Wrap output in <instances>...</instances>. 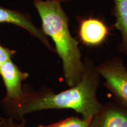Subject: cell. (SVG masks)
<instances>
[{"mask_svg":"<svg viewBox=\"0 0 127 127\" xmlns=\"http://www.w3.org/2000/svg\"><path fill=\"white\" fill-rule=\"evenodd\" d=\"M26 123L24 117L19 121H15L6 117H0V127H26Z\"/></svg>","mask_w":127,"mask_h":127,"instance_id":"30bf717a","label":"cell"},{"mask_svg":"<svg viewBox=\"0 0 127 127\" xmlns=\"http://www.w3.org/2000/svg\"><path fill=\"white\" fill-rule=\"evenodd\" d=\"M112 14L115 18V27L120 32L121 39L118 46L119 52L127 57V0H112Z\"/></svg>","mask_w":127,"mask_h":127,"instance_id":"ba28073f","label":"cell"},{"mask_svg":"<svg viewBox=\"0 0 127 127\" xmlns=\"http://www.w3.org/2000/svg\"><path fill=\"white\" fill-rule=\"evenodd\" d=\"M108 34V28L99 19L90 17L79 21L78 36L84 45L99 46L106 40Z\"/></svg>","mask_w":127,"mask_h":127,"instance_id":"52a82bcc","label":"cell"},{"mask_svg":"<svg viewBox=\"0 0 127 127\" xmlns=\"http://www.w3.org/2000/svg\"><path fill=\"white\" fill-rule=\"evenodd\" d=\"M91 120V118L85 119L72 116L51 124L40 125L35 127H88Z\"/></svg>","mask_w":127,"mask_h":127,"instance_id":"9c48e42d","label":"cell"},{"mask_svg":"<svg viewBox=\"0 0 127 127\" xmlns=\"http://www.w3.org/2000/svg\"><path fill=\"white\" fill-rule=\"evenodd\" d=\"M16 53L17 51L15 50H11L0 44V65L11 60Z\"/></svg>","mask_w":127,"mask_h":127,"instance_id":"8fae6325","label":"cell"},{"mask_svg":"<svg viewBox=\"0 0 127 127\" xmlns=\"http://www.w3.org/2000/svg\"><path fill=\"white\" fill-rule=\"evenodd\" d=\"M104 85L116 101L127 108V69L119 57H114L96 65Z\"/></svg>","mask_w":127,"mask_h":127,"instance_id":"3957f363","label":"cell"},{"mask_svg":"<svg viewBox=\"0 0 127 127\" xmlns=\"http://www.w3.org/2000/svg\"><path fill=\"white\" fill-rule=\"evenodd\" d=\"M84 69L80 82L75 86L55 93L51 88L42 87L38 90L25 84L23 94L14 101H1L6 117L19 121L25 115L45 109H71L92 118L102 104L97 97L100 76L94 61L90 57L84 59Z\"/></svg>","mask_w":127,"mask_h":127,"instance_id":"6da1fadb","label":"cell"},{"mask_svg":"<svg viewBox=\"0 0 127 127\" xmlns=\"http://www.w3.org/2000/svg\"><path fill=\"white\" fill-rule=\"evenodd\" d=\"M54 1H59L60 2H65L68 1V0H54Z\"/></svg>","mask_w":127,"mask_h":127,"instance_id":"7c38bea8","label":"cell"},{"mask_svg":"<svg viewBox=\"0 0 127 127\" xmlns=\"http://www.w3.org/2000/svg\"><path fill=\"white\" fill-rule=\"evenodd\" d=\"M0 76L6 89V95L2 101L18 99L23 94L22 83L28 78L29 74L21 70L11 60L0 65Z\"/></svg>","mask_w":127,"mask_h":127,"instance_id":"8992f818","label":"cell"},{"mask_svg":"<svg viewBox=\"0 0 127 127\" xmlns=\"http://www.w3.org/2000/svg\"><path fill=\"white\" fill-rule=\"evenodd\" d=\"M34 5L42 21V32L54 42L66 84L69 87L75 86L82 78L84 64L78 42L69 31V18L61 3L54 0H34Z\"/></svg>","mask_w":127,"mask_h":127,"instance_id":"7a4b0ae2","label":"cell"},{"mask_svg":"<svg viewBox=\"0 0 127 127\" xmlns=\"http://www.w3.org/2000/svg\"><path fill=\"white\" fill-rule=\"evenodd\" d=\"M0 24H11L23 28L40 41L50 51L55 52L47 36L34 24L29 14L0 6Z\"/></svg>","mask_w":127,"mask_h":127,"instance_id":"5b68a950","label":"cell"},{"mask_svg":"<svg viewBox=\"0 0 127 127\" xmlns=\"http://www.w3.org/2000/svg\"><path fill=\"white\" fill-rule=\"evenodd\" d=\"M88 127H127V108L108 101L92 117Z\"/></svg>","mask_w":127,"mask_h":127,"instance_id":"277c9868","label":"cell"}]
</instances>
